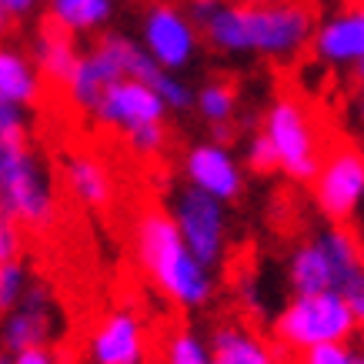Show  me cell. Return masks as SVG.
Here are the masks:
<instances>
[{
	"label": "cell",
	"instance_id": "44dd1931",
	"mask_svg": "<svg viewBox=\"0 0 364 364\" xmlns=\"http://www.w3.org/2000/svg\"><path fill=\"white\" fill-rule=\"evenodd\" d=\"M237 111V94L231 80H208L198 90V114L214 127L218 141H231V117Z\"/></svg>",
	"mask_w": 364,
	"mask_h": 364
},
{
	"label": "cell",
	"instance_id": "d590c367",
	"mask_svg": "<svg viewBox=\"0 0 364 364\" xmlns=\"http://www.w3.org/2000/svg\"><path fill=\"white\" fill-rule=\"evenodd\" d=\"M298 364H301V361H298Z\"/></svg>",
	"mask_w": 364,
	"mask_h": 364
},
{
	"label": "cell",
	"instance_id": "d6986e66",
	"mask_svg": "<svg viewBox=\"0 0 364 364\" xmlns=\"http://www.w3.org/2000/svg\"><path fill=\"white\" fill-rule=\"evenodd\" d=\"M67 191L70 198L84 204V208H107L111 204V177L104 171L100 161H94L90 154H70L64 164Z\"/></svg>",
	"mask_w": 364,
	"mask_h": 364
},
{
	"label": "cell",
	"instance_id": "277c9868",
	"mask_svg": "<svg viewBox=\"0 0 364 364\" xmlns=\"http://www.w3.org/2000/svg\"><path fill=\"white\" fill-rule=\"evenodd\" d=\"M354 328L358 318L341 291L294 294V301L274 318V341L287 354H304L318 344L348 341Z\"/></svg>",
	"mask_w": 364,
	"mask_h": 364
},
{
	"label": "cell",
	"instance_id": "7402d4cb",
	"mask_svg": "<svg viewBox=\"0 0 364 364\" xmlns=\"http://www.w3.org/2000/svg\"><path fill=\"white\" fill-rule=\"evenodd\" d=\"M164 364H214L210 344L191 331H174L164 344Z\"/></svg>",
	"mask_w": 364,
	"mask_h": 364
},
{
	"label": "cell",
	"instance_id": "f546056e",
	"mask_svg": "<svg viewBox=\"0 0 364 364\" xmlns=\"http://www.w3.org/2000/svg\"><path fill=\"white\" fill-rule=\"evenodd\" d=\"M37 7V0H0V14H4V21H23L27 14Z\"/></svg>",
	"mask_w": 364,
	"mask_h": 364
},
{
	"label": "cell",
	"instance_id": "603a6c76",
	"mask_svg": "<svg viewBox=\"0 0 364 364\" xmlns=\"http://www.w3.org/2000/svg\"><path fill=\"white\" fill-rule=\"evenodd\" d=\"M27 287L31 284H27V271H23L21 261L0 264V308H4V314L27 294Z\"/></svg>",
	"mask_w": 364,
	"mask_h": 364
},
{
	"label": "cell",
	"instance_id": "2e32d148",
	"mask_svg": "<svg viewBox=\"0 0 364 364\" xmlns=\"http://www.w3.org/2000/svg\"><path fill=\"white\" fill-rule=\"evenodd\" d=\"M77 33H70L67 27L54 23L47 17L37 31V41H33V57H37V67L50 87H67V80L74 74V67L80 60V50L74 44Z\"/></svg>",
	"mask_w": 364,
	"mask_h": 364
},
{
	"label": "cell",
	"instance_id": "30bf717a",
	"mask_svg": "<svg viewBox=\"0 0 364 364\" xmlns=\"http://www.w3.org/2000/svg\"><path fill=\"white\" fill-rule=\"evenodd\" d=\"M121 80H127V74H124L117 47H114V33H100L97 41H94V47L80 54L77 67H74V74H70L64 90L74 107L94 114L97 104L104 100V94L114 84H121Z\"/></svg>",
	"mask_w": 364,
	"mask_h": 364
},
{
	"label": "cell",
	"instance_id": "8992f818",
	"mask_svg": "<svg viewBox=\"0 0 364 364\" xmlns=\"http://www.w3.org/2000/svg\"><path fill=\"white\" fill-rule=\"evenodd\" d=\"M167 111H171L167 100L151 84L127 77L104 94L94 117L100 124H107L111 131H121L124 141L131 144L141 157H151L167 141V131H164Z\"/></svg>",
	"mask_w": 364,
	"mask_h": 364
},
{
	"label": "cell",
	"instance_id": "83f0119b",
	"mask_svg": "<svg viewBox=\"0 0 364 364\" xmlns=\"http://www.w3.org/2000/svg\"><path fill=\"white\" fill-rule=\"evenodd\" d=\"M341 294L348 298L354 318H358V328L364 331V261H361V267H354L351 274H348V281L341 284Z\"/></svg>",
	"mask_w": 364,
	"mask_h": 364
},
{
	"label": "cell",
	"instance_id": "836d02e7",
	"mask_svg": "<svg viewBox=\"0 0 364 364\" xmlns=\"http://www.w3.org/2000/svg\"><path fill=\"white\" fill-rule=\"evenodd\" d=\"M344 4H364V0H344Z\"/></svg>",
	"mask_w": 364,
	"mask_h": 364
},
{
	"label": "cell",
	"instance_id": "7a4b0ae2",
	"mask_svg": "<svg viewBox=\"0 0 364 364\" xmlns=\"http://www.w3.org/2000/svg\"><path fill=\"white\" fill-rule=\"evenodd\" d=\"M134 254L151 284L181 308L208 304L214 291L210 267L191 251L184 234L177 228L174 214L161 208H147L134 221Z\"/></svg>",
	"mask_w": 364,
	"mask_h": 364
},
{
	"label": "cell",
	"instance_id": "f1b7e54d",
	"mask_svg": "<svg viewBox=\"0 0 364 364\" xmlns=\"http://www.w3.org/2000/svg\"><path fill=\"white\" fill-rule=\"evenodd\" d=\"M0 364H57V358L47 351L44 344H41V348H27V351H17L14 358H4Z\"/></svg>",
	"mask_w": 364,
	"mask_h": 364
},
{
	"label": "cell",
	"instance_id": "e0dca14e",
	"mask_svg": "<svg viewBox=\"0 0 364 364\" xmlns=\"http://www.w3.org/2000/svg\"><path fill=\"white\" fill-rule=\"evenodd\" d=\"M210 358L214 364H277L274 351L244 324H218L210 334Z\"/></svg>",
	"mask_w": 364,
	"mask_h": 364
},
{
	"label": "cell",
	"instance_id": "e575fe53",
	"mask_svg": "<svg viewBox=\"0 0 364 364\" xmlns=\"http://www.w3.org/2000/svg\"><path fill=\"white\" fill-rule=\"evenodd\" d=\"M361 261H364V237H361Z\"/></svg>",
	"mask_w": 364,
	"mask_h": 364
},
{
	"label": "cell",
	"instance_id": "7c38bea8",
	"mask_svg": "<svg viewBox=\"0 0 364 364\" xmlns=\"http://www.w3.org/2000/svg\"><path fill=\"white\" fill-rule=\"evenodd\" d=\"M314 57L331 67H358L364 60V4H348L314 31Z\"/></svg>",
	"mask_w": 364,
	"mask_h": 364
},
{
	"label": "cell",
	"instance_id": "d4e9b609",
	"mask_svg": "<svg viewBox=\"0 0 364 364\" xmlns=\"http://www.w3.org/2000/svg\"><path fill=\"white\" fill-rule=\"evenodd\" d=\"M27 111L21 104H0V141H27Z\"/></svg>",
	"mask_w": 364,
	"mask_h": 364
},
{
	"label": "cell",
	"instance_id": "9a60e30c",
	"mask_svg": "<svg viewBox=\"0 0 364 364\" xmlns=\"http://www.w3.org/2000/svg\"><path fill=\"white\" fill-rule=\"evenodd\" d=\"M287 281L294 287V294H321V291H338V271L334 257L328 251L324 237H311L298 244L291 261H287Z\"/></svg>",
	"mask_w": 364,
	"mask_h": 364
},
{
	"label": "cell",
	"instance_id": "5b68a950",
	"mask_svg": "<svg viewBox=\"0 0 364 364\" xmlns=\"http://www.w3.org/2000/svg\"><path fill=\"white\" fill-rule=\"evenodd\" d=\"M261 131L274 144L281 174H287L291 181H298V184H308V181L318 177L328 144L321 137V127L314 124L311 111L298 97L277 94L271 100V107L264 111Z\"/></svg>",
	"mask_w": 364,
	"mask_h": 364
},
{
	"label": "cell",
	"instance_id": "ba28073f",
	"mask_svg": "<svg viewBox=\"0 0 364 364\" xmlns=\"http://www.w3.org/2000/svg\"><path fill=\"white\" fill-rule=\"evenodd\" d=\"M171 214H174L177 228L191 244V251L198 254L208 267H218L224 257V244H228V218H224V200L208 194V191L188 184L177 191L171 200Z\"/></svg>",
	"mask_w": 364,
	"mask_h": 364
},
{
	"label": "cell",
	"instance_id": "cb8c5ba5",
	"mask_svg": "<svg viewBox=\"0 0 364 364\" xmlns=\"http://www.w3.org/2000/svg\"><path fill=\"white\" fill-rule=\"evenodd\" d=\"M247 167H251L254 174H274V171H281L274 144H271V137L264 131L254 134L251 144H247Z\"/></svg>",
	"mask_w": 364,
	"mask_h": 364
},
{
	"label": "cell",
	"instance_id": "3957f363",
	"mask_svg": "<svg viewBox=\"0 0 364 364\" xmlns=\"http://www.w3.org/2000/svg\"><path fill=\"white\" fill-rule=\"evenodd\" d=\"M0 208L27 231L54 224V188L27 141H0Z\"/></svg>",
	"mask_w": 364,
	"mask_h": 364
},
{
	"label": "cell",
	"instance_id": "4dcf8cb0",
	"mask_svg": "<svg viewBox=\"0 0 364 364\" xmlns=\"http://www.w3.org/2000/svg\"><path fill=\"white\" fill-rule=\"evenodd\" d=\"M354 70H358V80H361V111H364V60L354 67Z\"/></svg>",
	"mask_w": 364,
	"mask_h": 364
},
{
	"label": "cell",
	"instance_id": "ac0fdd59",
	"mask_svg": "<svg viewBox=\"0 0 364 364\" xmlns=\"http://www.w3.org/2000/svg\"><path fill=\"white\" fill-rule=\"evenodd\" d=\"M41 87H44L41 67H33L21 50L4 47L0 50V104L33 107L41 100Z\"/></svg>",
	"mask_w": 364,
	"mask_h": 364
},
{
	"label": "cell",
	"instance_id": "6da1fadb",
	"mask_svg": "<svg viewBox=\"0 0 364 364\" xmlns=\"http://www.w3.org/2000/svg\"><path fill=\"white\" fill-rule=\"evenodd\" d=\"M191 21L218 54H261L291 60L314 41V11L304 0L284 4H231V0H191Z\"/></svg>",
	"mask_w": 364,
	"mask_h": 364
},
{
	"label": "cell",
	"instance_id": "4fadbf2b",
	"mask_svg": "<svg viewBox=\"0 0 364 364\" xmlns=\"http://www.w3.org/2000/svg\"><path fill=\"white\" fill-rule=\"evenodd\" d=\"M54 328V314H50V298H47L44 284H31L4 321V348L7 351H27V348H41L50 338Z\"/></svg>",
	"mask_w": 364,
	"mask_h": 364
},
{
	"label": "cell",
	"instance_id": "52a82bcc",
	"mask_svg": "<svg viewBox=\"0 0 364 364\" xmlns=\"http://www.w3.org/2000/svg\"><path fill=\"white\" fill-rule=\"evenodd\" d=\"M314 184V204L331 224H351L364 204V151L351 141H331Z\"/></svg>",
	"mask_w": 364,
	"mask_h": 364
},
{
	"label": "cell",
	"instance_id": "ffe728a7",
	"mask_svg": "<svg viewBox=\"0 0 364 364\" xmlns=\"http://www.w3.org/2000/svg\"><path fill=\"white\" fill-rule=\"evenodd\" d=\"M114 4L111 0H47V17L70 33L100 31L111 21Z\"/></svg>",
	"mask_w": 364,
	"mask_h": 364
},
{
	"label": "cell",
	"instance_id": "9c48e42d",
	"mask_svg": "<svg viewBox=\"0 0 364 364\" xmlns=\"http://www.w3.org/2000/svg\"><path fill=\"white\" fill-rule=\"evenodd\" d=\"M144 47L167 70H184L198 50V23L191 14H181L174 4H151L141 23Z\"/></svg>",
	"mask_w": 364,
	"mask_h": 364
},
{
	"label": "cell",
	"instance_id": "d6a6232c",
	"mask_svg": "<svg viewBox=\"0 0 364 364\" xmlns=\"http://www.w3.org/2000/svg\"><path fill=\"white\" fill-rule=\"evenodd\" d=\"M264 4H284V0H264Z\"/></svg>",
	"mask_w": 364,
	"mask_h": 364
},
{
	"label": "cell",
	"instance_id": "5bb4252c",
	"mask_svg": "<svg viewBox=\"0 0 364 364\" xmlns=\"http://www.w3.org/2000/svg\"><path fill=\"white\" fill-rule=\"evenodd\" d=\"M184 174L188 184L208 191L221 200H234L241 194V167L231 157V151H224L221 144H198L191 147L184 157Z\"/></svg>",
	"mask_w": 364,
	"mask_h": 364
},
{
	"label": "cell",
	"instance_id": "4316f807",
	"mask_svg": "<svg viewBox=\"0 0 364 364\" xmlns=\"http://www.w3.org/2000/svg\"><path fill=\"white\" fill-rule=\"evenodd\" d=\"M21 224L4 218L0 221V264H11V261H21V251H23V237H21Z\"/></svg>",
	"mask_w": 364,
	"mask_h": 364
},
{
	"label": "cell",
	"instance_id": "1f68e13d",
	"mask_svg": "<svg viewBox=\"0 0 364 364\" xmlns=\"http://www.w3.org/2000/svg\"><path fill=\"white\" fill-rule=\"evenodd\" d=\"M354 364H364V351H358V354H354Z\"/></svg>",
	"mask_w": 364,
	"mask_h": 364
},
{
	"label": "cell",
	"instance_id": "484cf974",
	"mask_svg": "<svg viewBox=\"0 0 364 364\" xmlns=\"http://www.w3.org/2000/svg\"><path fill=\"white\" fill-rule=\"evenodd\" d=\"M301 364H354V354L348 351L344 341H331V344H318V348L304 351Z\"/></svg>",
	"mask_w": 364,
	"mask_h": 364
},
{
	"label": "cell",
	"instance_id": "8fae6325",
	"mask_svg": "<svg viewBox=\"0 0 364 364\" xmlns=\"http://www.w3.org/2000/svg\"><path fill=\"white\" fill-rule=\"evenodd\" d=\"M144 354H147L144 324L134 311L114 308L94 324L87 338L90 364H144Z\"/></svg>",
	"mask_w": 364,
	"mask_h": 364
}]
</instances>
